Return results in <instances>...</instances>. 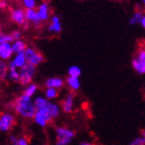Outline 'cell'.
Returning <instances> with one entry per match:
<instances>
[{
    "label": "cell",
    "mask_w": 145,
    "mask_h": 145,
    "mask_svg": "<svg viewBox=\"0 0 145 145\" xmlns=\"http://www.w3.org/2000/svg\"><path fill=\"white\" fill-rule=\"evenodd\" d=\"M11 109L15 114L24 119H34L37 109L34 105V99L22 93L12 102Z\"/></svg>",
    "instance_id": "1"
},
{
    "label": "cell",
    "mask_w": 145,
    "mask_h": 145,
    "mask_svg": "<svg viewBox=\"0 0 145 145\" xmlns=\"http://www.w3.org/2000/svg\"><path fill=\"white\" fill-rule=\"evenodd\" d=\"M20 84L22 86H27L33 82L35 75L37 73V67L27 63V65H24L22 69H20Z\"/></svg>",
    "instance_id": "2"
},
{
    "label": "cell",
    "mask_w": 145,
    "mask_h": 145,
    "mask_svg": "<svg viewBox=\"0 0 145 145\" xmlns=\"http://www.w3.org/2000/svg\"><path fill=\"white\" fill-rule=\"evenodd\" d=\"M132 67L138 74H145V46L138 49L135 57L132 59Z\"/></svg>",
    "instance_id": "3"
},
{
    "label": "cell",
    "mask_w": 145,
    "mask_h": 145,
    "mask_svg": "<svg viewBox=\"0 0 145 145\" xmlns=\"http://www.w3.org/2000/svg\"><path fill=\"white\" fill-rule=\"evenodd\" d=\"M10 20L12 22H14L18 27H24L27 29L29 22L25 16V9L24 7H15L10 10Z\"/></svg>",
    "instance_id": "4"
},
{
    "label": "cell",
    "mask_w": 145,
    "mask_h": 145,
    "mask_svg": "<svg viewBox=\"0 0 145 145\" xmlns=\"http://www.w3.org/2000/svg\"><path fill=\"white\" fill-rule=\"evenodd\" d=\"M53 116L49 111L48 106H46L45 109L42 110H37L36 115L34 117L35 123L38 126H40L41 128H46L48 124L53 120Z\"/></svg>",
    "instance_id": "5"
},
{
    "label": "cell",
    "mask_w": 145,
    "mask_h": 145,
    "mask_svg": "<svg viewBox=\"0 0 145 145\" xmlns=\"http://www.w3.org/2000/svg\"><path fill=\"white\" fill-rule=\"evenodd\" d=\"M24 55L27 57V63L31 64L34 66H39L42 63L45 61V57L43 56V54L40 53L39 51H37L36 49L33 47H27V50L24 51Z\"/></svg>",
    "instance_id": "6"
},
{
    "label": "cell",
    "mask_w": 145,
    "mask_h": 145,
    "mask_svg": "<svg viewBox=\"0 0 145 145\" xmlns=\"http://www.w3.org/2000/svg\"><path fill=\"white\" fill-rule=\"evenodd\" d=\"M15 125V116L10 112L2 113L0 116V131L1 132H8L13 126Z\"/></svg>",
    "instance_id": "7"
},
{
    "label": "cell",
    "mask_w": 145,
    "mask_h": 145,
    "mask_svg": "<svg viewBox=\"0 0 145 145\" xmlns=\"http://www.w3.org/2000/svg\"><path fill=\"white\" fill-rule=\"evenodd\" d=\"M74 104H75V93L70 91L69 93L66 94V97H64L62 102V111L66 114H70L73 112L74 109Z\"/></svg>",
    "instance_id": "8"
},
{
    "label": "cell",
    "mask_w": 145,
    "mask_h": 145,
    "mask_svg": "<svg viewBox=\"0 0 145 145\" xmlns=\"http://www.w3.org/2000/svg\"><path fill=\"white\" fill-rule=\"evenodd\" d=\"M56 136L57 139H63V140H70L72 141L75 137V132L67 127H57L56 128Z\"/></svg>",
    "instance_id": "9"
},
{
    "label": "cell",
    "mask_w": 145,
    "mask_h": 145,
    "mask_svg": "<svg viewBox=\"0 0 145 145\" xmlns=\"http://www.w3.org/2000/svg\"><path fill=\"white\" fill-rule=\"evenodd\" d=\"M20 69H17L16 66L14 65V63L10 60L8 62V73L7 76H6V79L10 82H20Z\"/></svg>",
    "instance_id": "10"
},
{
    "label": "cell",
    "mask_w": 145,
    "mask_h": 145,
    "mask_svg": "<svg viewBox=\"0 0 145 145\" xmlns=\"http://www.w3.org/2000/svg\"><path fill=\"white\" fill-rule=\"evenodd\" d=\"M37 11L39 14L40 18L43 22H47V20H51V10H50V5L48 2H42L39 4V6L37 7Z\"/></svg>",
    "instance_id": "11"
},
{
    "label": "cell",
    "mask_w": 145,
    "mask_h": 145,
    "mask_svg": "<svg viewBox=\"0 0 145 145\" xmlns=\"http://www.w3.org/2000/svg\"><path fill=\"white\" fill-rule=\"evenodd\" d=\"M13 55H14V53H13V50H12V44H0V60L9 61Z\"/></svg>",
    "instance_id": "12"
},
{
    "label": "cell",
    "mask_w": 145,
    "mask_h": 145,
    "mask_svg": "<svg viewBox=\"0 0 145 145\" xmlns=\"http://www.w3.org/2000/svg\"><path fill=\"white\" fill-rule=\"evenodd\" d=\"M47 29L51 34H60L61 31H62V24H61V20L59 15H52L51 20H50V24L47 27Z\"/></svg>",
    "instance_id": "13"
},
{
    "label": "cell",
    "mask_w": 145,
    "mask_h": 145,
    "mask_svg": "<svg viewBox=\"0 0 145 145\" xmlns=\"http://www.w3.org/2000/svg\"><path fill=\"white\" fill-rule=\"evenodd\" d=\"M45 86L51 87V88H56V89H61L63 86L66 84L65 80L58 76H53V77H49L45 80Z\"/></svg>",
    "instance_id": "14"
},
{
    "label": "cell",
    "mask_w": 145,
    "mask_h": 145,
    "mask_svg": "<svg viewBox=\"0 0 145 145\" xmlns=\"http://www.w3.org/2000/svg\"><path fill=\"white\" fill-rule=\"evenodd\" d=\"M25 16H27V22H31V24L36 27H40L43 24L39 14H38L37 8H35V9H25Z\"/></svg>",
    "instance_id": "15"
},
{
    "label": "cell",
    "mask_w": 145,
    "mask_h": 145,
    "mask_svg": "<svg viewBox=\"0 0 145 145\" xmlns=\"http://www.w3.org/2000/svg\"><path fill=\"white\" fill-rule=\"evenodd\" d=\"M65 82L69 90L72 92H75L79 90L80 86H81V82H80L79 77H73V76H68L65 79Z\"/></svg>",
    "instance_id": "16"
},
{
    "label": "cell",
    "mask_w": 145,
    "mask_h": 145,
    "mask_svg": "<svg viewBox=\"0 0 145 145\" xmlns=\"http://www.w3.org/2000/svg\"><path fill=\"white\" fill-rule=\"evenodd\" d=\"M11 61L14 63V65L16 66L17 69H22L24 65H27V57H25L24 53L15 54L14 57L11 59Z\"/></svg>",
    "instance_id": "17"
},
{
    "label": "cell",
    "mask_w": 145,
    "mask_h": 145,
    "mask_svg": "<svg viewBox=\"0 0 145 145\" xmlns=\"http://www.w3.org/2000/svg\"><path fill=\"white\" fill-rule=\"evenodd\" d=\"M27 46L25 42L22 41V40H17L12 43V50H13V53L15 54H20V53H24V51L27 50Z\"/></svg>",
    "instance_id": "18"
},
{
    "label": "cell",
    "mask_w": 145,
    "mask_h": 145,
    "mask_svg": "<svg viewBox=\"0 0 145 145\" xmlns=\"http://www.w3.org/2000/svg\"><path fill=\"white\" fill-rule=\"evenodd\" d=\"M48 109H49V111H50V113L52 114V116H53V118L54 119H56V118H58L59 116H60V114H61V110H62V108H61L60 106H59L57 103H55V102H49V104H48Z\"/></svg>",
    "instance_id": "19"
},
{
    "label": "cell",
    "mask_w": 145,
    "mask_h": 145,
    "mask_svg": "<svg viewBox=\"0 0 145 145\" xmlns=\"http://www.w3.org/2000/svg\"><path fill=\"white\" fill-rule=\"evenodd\" d=\"M49 102H50V101H49L48 99H46L45 97H41V95L36 97L34 99V105H35V106H36L37 110L45 109V108L48 106Z\"/></svg>",
    "instance_id": "20"
},
{
    "label": "cell",
    "mask_w": 145,
    "mask_h": 145,
    "mask_svg": "<svg viewBox=\"0 0 145 145\" xmlns=\"http://www.w3.org/2000/svg\"><path fill=\"white\" fill-rule=\"evenodd\" d=\"M38 89H39V86H38L35 82H31V84L27 85V86L24 87L22 93L25 94L27 97H29L33 99V97H35V94L37 93Z\"/></svg>",
    "instance_id": "21"
},
{
    "label": "cell",
    "mask_w": 145,
    "mask_h": 145,
    "mask_svg": "<svg viewBox=\"0 0 145 145\" xmlns=\"http://www.w3.org/2000/svg\"><path fill=\"white\" fill-rule=\"evenodd\" d=\"M59 95V89H56V88H51V87H46L45 92H44V97L48 99L49 101H53L56 99Z\"/></svg>",
    "instance_id": "22"
},
{
    "label": "cell",
    "mask_w": 145,
    "mask_h": 145,
    "mask_svg": "<svg viewBox=\"0 0 145 145\" xmlns=\"http://www.w3.org/2000/svg\"><path fill=\"white\" fill-rule=\"evenodd\" d=\"M143 15H144V13H143L141 10H136V11L133 13V15L131 16L130 20H129V24H130L131 25L140 24L141 20H142V18H143Z\"/></svg>",
    "instance_id": "23"
},
{
    "label": "cell",
    "mask_w": 145,
    "mask_h": 145,
    "mask_svg": "<svg viewBox=\"0 0 145 145\" xmlns=\"http://www.w3.org/2000/svg\"><path fill=\"white\" fill-rule=\"evenodd\" d=\"M68 76H73V77H80V75L82 73L81 68L77 65H72L68 68L67 70Z\"/></svg>",
    "instance_id": "24"
},
{
    "label": "cell",
    "mask_w": 145,
    "mask_h": 145,
    "mask_svg": "<svg viewBox=\"0 0 145 145\" xmlns=\"http://www.w3.org/2000/svg\"><path fill=\"white\" fill-rule=\"evenodd\" d=\"M8 73V62L6 61H0V77L1 79H6Z\"/></svg>",
    "instance_id": "25"
},
{
    "label": "cell",
    "mask_w": 145,
    "mask_h": 145,
    "mask_svg": "<svg viewBox=\"0 0 145 145\" xmlns=\"http://www.w3.org/2000/svg\"><path fill=\"white\" fill-rule=\"evenodd\" d=\"M24 9H35L37 7L36 0H20Z\"/></svg>",
    "instance_id": "26"
},
{
    "label": "cell",
    "mask_w": 145,
    "mask_h": 145,
    "mask_svg": "<svg viewBox=\"0 0 145 145\" xmlns=\"http://www.w3.org/2000/svg\"><path fill=\"white\" fill-rule=\"evenodd\" d=\"M13 42H14V39H13V37H12L11 34L1 33V35H0V44H4V43L12 44Z\"/></svg>",
    "instance_id": "27"
},
{
    "label": "cell",
    "mask_w": 145,
    "mask_h": 145,
    "mask_svg": "<svg viewBox=\"0 0 145 145\" xmlns=\"http://www.w3.org/2000/svg\"><path fill=\"white\" fill-rule=\"evenodd\" d=\"M129 145H145V138L140 136V137L135 138L134 140H132Z\"/></svg>",
    "instance_id": "28"
},
{
    "label": "cell",
    "mask_w": 145,
    "mask_h": 145,
    "mask_svg": "<svg viewBox=\"0 0 145 145\" xmlns=\"http://www.w3.org/2000/svg\"><path fill=\"white\" fill-rule=\"evenodd\" d=\"M11 35H12V37H13L14 41H17V40H22V31H18V29H14V31H11Z\"/></svg>",
    "instance_id": "29"
},
{
    "label": "cell",
    "mask_w": 145,
    "mask_h": 145,
    "mask_svg": "<svg viewBox=\"0 0 145 145\" xmlns=\"http://www.w3.org/2000/svg\"><path fill=\"white\" fill-rule=\"evenodd\" d=\"M18 139H20V138H17L16 136L10 135L9 138H8V141H9V143L11 145H17L18 144Z\"/></svg>",
    "instance_id": "30"
},
{
    "label": "cell",
    "mask_w": 145,
    "mask_h": 145,
    "mask_svg": "<svg viewBox=\"0 0 145 145\" xmlns=\"http://www.w3.org/2000/svg\"><path fill=\"white\" fill-rule=\"evenodd\" d=\"M17 145H29V142L25 137H20L18 139V144Z\"/></svg>",
    "instance_id": "31"
},
{
    "label": "cell",
    "mask_w": 145,
    "mask_h": 145,
    "mask_svg": "<svg viewBox=\"0 0 145 145\" xmlns=\"http://www.w3.org/2000/svg\"><path fill=\"white\" fill-rule=\"evenodd\" d=\"M71 141L70 140H63V139H57L56 145H69Z\"/></svg>",
    "instance_id": "32"
},
{
    "label": "cell",
    "mask_w": 145,
    "mask_h": 145,
    "mask_svg": "<svg viewBox=\"0 0 145 145\" xmlns=\"http://www.w3.org/2000/svg\"><path fill=\"white\" fill-rule=\"evenodd\" d=\"M7 6H8L7 0H0V8H1V9L4 10Z\"/></svg>",
    "instance_id": "33"
},
{
    "label": "cell",
    "mask_w": 145,
    "mask_h": 145,
    "mask_svg": "<svg viewBox=\"0 0 145 145\" xmlns=\"http://www.w3.org/2000/svg\"><path fill=\"white\" fill-rule=\"evenodd\" d=\"M140 25L143 27V29H145V13H144V15H143V18H142V20H141V24H140Z\"/></svg>",
    "instance_id": "34"
},
{
    "label": "cell",
    "mask_w": 145,
    "mask_h": 145,
    "mask_svg": "<svg viewBox=\"0 0 145 145\" xmlns=\"http://www.w3.org/2000/svg\"><path fill=\"white\" fill-rule=\"evenodd\" d=\"M80 145H93V144L90 143V142H81L80 143Z\"/></svg>",
    "instance_id": "35"
},
{
    "label": "cell",
    "mask_w": 145,
    "mask_h": 145,
    "mask_svg": "<svg viewBox=\"0 0 145 145\" xmlns=\"http://www.w3.org/2000/svg\"><path fill=\"white\" fill-rule=\"evenodd\" d=\"M141 136H142V137H144V138H145V130H143L142 132H141Z\"/></svg>",
    "instance_id": "36"
},
{
    "label": "cell",
    "mask_w": 145,
    "mask_h": 145,
    "mask_svg": "<svg viewBox=\"0 0 145 145\" xmlns=\"http://www.w3.org/2000/svg\"><path fill=\"white\" fill-rule=\"evenodd\" d=\"M142 4H143V5H144V6H145V0H142Z\"/></svg>",
    "instance_id": "37"
},
{
    "label": "cell",
    "mask_w": 145,
    "mask_h": 145,
    "mask_svg": "<svg viewBox=\"0 0 145 145\" xmlns=\"http://www.w3.org/2000/svg\"><path fill=\"white\" fill-rule=\"evenodd\" d=\"M119 1H124V0H119Z\"/></svg>",
    "instance_id": "38"
}]
</instances>
